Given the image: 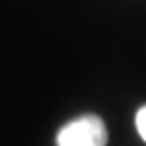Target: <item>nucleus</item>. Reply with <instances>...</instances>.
Segmentation results:
<instances>
[{
    "instance_id": "f257e3e1",
    "label": "nucleus",
    "mask_w": 146,
    "mask_h": 146,
    "mask_svg": "<svg viewBox=\"0 0 146 146\" xmlns=\"http://www.w3.org/2000/svg\"><path fill=\"white\" fill-rule=\"evenodd\" d=\"M108 130L102 118L85 114L65 124L57 134V146H106Z\"/></svg>"
},
{
    "instance_id": "f03ea898",
    "label": "nucleus",
    "mask_w": 146,
    "mask_h": 146,
    "mask_svg": "<svg viewBox=\"0 0 146 146\" xmlns=\"http://www.w3.org/2000/svg\"><path fill=\"white\" fill-rule=\"evenodd\" d=\"M136 130L142 136V140L146 142V106H142L136 114Z\"/></svg>"
}]
</instances>
